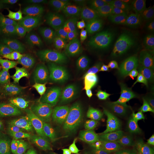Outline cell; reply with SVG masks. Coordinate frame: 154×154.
<instances>
[{"instance_id": "1", "label": "cell", "mask_w": 154, "mask_h": 154, "mask_svg": "<svg viewBox=\"0 0 154 154\" xmlns=\"http://www.w3.org/2000/svg\"><path fill=\"white\" fill-rule=\"evenodd\" d=\"M72 109L82 121L88 123L124 129L132 126L136 122L131 109L104 99L78 101Z\"/></svg>"}, {"instance_id": "2", "label": "cell", "mask_w": 154, "mask_h": 154, "mask_svg": "<svg viewBox=\"0 0 154 154\" xmlns=\"http://www.w3.org/2000/svg\"><path fill=\"white\" fill-rule=\"evenodd\" d=\"M91 37L94 47L112 62L125 52L130 44L126 32L112 25H96Z\"/></svg>"}, {"instance_id": "3", "label": "cell", "mask_w": 154, "mask_h": 154, "mask_svg": "<svg viewBox=\"0 0 154 154\" xmlns=\"http://www.w3.org/2000/svg\"><path fill=\"white\" fill-rule=\"evenodd\" d=\"M82 34L52 32L37 42L36 48L58 65L74 54L80 48Z\"/></svg>"}, {"instance_id": "4", "label": "cell", "mask_w": 154, "mask_h": 154, "mask_svg": "<svg viewBox=\"0 0 154 154\" xmlns=\"http://www.w3.org/2000/svg\"><path fill=\"white\" fill-rule=\"evenodd\" d=\"M98 154H138L131 137L114 128L98 125L95 128Z\"/></svg>"}, {"instance_id": "5", "label": "cell", "mask_w": 154, "mask_h": 154, "mask_svg": "<svg viewBox=\"0 0 154 154\" xmlns=\"http://www.w3.org/2000/svg\"><path fill=\"white\" fill-rule=\"evenodd\" d=\"M88 14L78 9H65L48 17L45 26L52 32L82 34L88 23Z\"/></svg>"}, {"instance_id": "6", "label": "cell", "mask_w": 154, "mask_h": 154, "mask_svg": "<svg viewBox=\"0 0 154 154\" xmlns=\"http://www.w3.org/2000/svg\"><path fill=\"white\" fill-rule=\"evenodd\" d=\"M2 83L6 87L15 91L28 103L42 107L51 102V97L48 90L33 79L9 76L2 79Z\"/></svg>"}, {"instance_id": "7", "label": "cell", "mask_w": 154, "mask_h": 154, "mask_svg": "<svg viewBox=\"0 0 154 154\" xmlns=\"http://www.w3.org/2000/svg\"><path fill=\"white\" fill-rule=\"evenodd\" d=\"M77 63L88 81L95 88L106 84L112 73L111 63L99 55L88 54L79 55Z\"/></svg>"}, {"instance_id": "8", "label": "cell", "mask_w": 154, "mask_h": 154, "mask_svg": "<svg viewBox=\"0 0 154 154\" xmlns=\"http://www.w3.org/2000/svg\"><path fill=\"white\" fill-rule=\"evenodd\" d=\"M34 125L44 130L51 138H62L69 131L72 120L66 112L54 107L46 109L45 112L35 120Z\"/></svg>"}, {"instance_id": "9", "label": "cell", "mask_w": 154, "mask_h": 154, "mask_svg": "<svg viewBox=\"0 0 154 154\" xmlns=\"http://www.w3.org/2000/svg\"><path fill=\"white\" fill-rule=\"evenodd\" d=\"M51 81L53 86L62 93L82 94L87 89L81 75L68 66L54 68L51 74Z\"/></svg>"}, {"instance_id": "10", "label": "cell", "mask_w": 154, "mask_h": 154, "mask_svg": "<svg viewBox=\"0 0 154 154\" xmlns=\"http://www.w3.org/2000/svg\"><path fill=\"white\" fill-rule=\"evenodd\" d=\"M131 110L139 114L154 111V75L139 83L130 98Z\"/></svg>"}, {"instance_id": "11", "label": "cell", "mask_w": 154, "mask_h": 154, "mask_svg": "<svg viewBox=\"0 0 154 154\" xmlns=\"http://www.w3.org/2000/svg\"><path fill=\"white\" fill-rule=\"evenodd\" d=\"M66 154H98L97 138L88 128H77L68 142Z\"/></svg>"}, {"instance_id": "12", "label": "cell", "mask_w": 154, "mask_h": 154, "mask_svg": "<svg viewBox=\"0 0 154 154\" xmlns=\"http://www.w3.org/2000/svg\"><path fill=\"white\" fill-rule=\"evenodd\" d=\"M123 22L129 32L134 35H154V11L139 8L132 11Z\"/></svg>"}, {"instance_id": "13", "label": "cell", "mask_w": 154, "mask_h": 154, "mask_svg": "<svg viewBox=\"0 0 154 154\" xmlns=\"http://www.w3.org/2000/svg\"><path fill=\"white\" fill-rule=\"evenodd\" d=\"M139 7V4H128L124 0H102L98 2V8L111 22L124 21L132 11Z\"/></svg>"}, {"instance_id": "14", "label": "cell", "mask_w": 154, "mask_h": 154, "mask_svg": "<svg viewBox=\"0 0 154 154\" xmlns=\"http://www.w3.org/2000/svg\"><path fill=\"white\" fill-rule=\"evenodd\" d=\"M33 69L29 51L14 50L0 54V71L21 72Z\"/></svg>"}, {"instance_id": "15", "label": "cell", "mask_w": 154, "mask_h": 154, "mask_svg": "<svg viewBox=\"0 0 154 154\" xmlns=\"http://www.w3.org/2000/svg\"><path fill=\"white\" fill-rule=\"evenodd\" d=\"M35 127V125L32 123L8 119L0 116V128L5 139L12 141L17 142L19 138L32 134Z\"/></svg>"}, {"instance_id": "16", "label": "cell", "mask_w": 154, "mask_h": 154, "mask_svg": "<svg viewBox=\"0 0 154 154\" xmlns=\"http://www.w3.org/2000/svg\"><path fill=\"white\" fill-rule=\"evenodd\" d=\"M17 23V28L13 31L18 37L28 41H37L42 40L46 35L45 33V25L41 18L33 23H26L22 22L18 18H15Z\"/></svg>"}, {"instance_id": "17", "label": "cell", "mask_w": 154, "mask_h": 154, "mask_svg": "<svg viewBox=\"0 0 154 154\" xmlns=\"http://www.w3.org/2000/svg\"><path fill=\"white\" fill-rule=\"evenodd\" d=\"M31 144L22 154H58V147L49 135L30 134Z\"/></svg>"}, {"instance_id": "18", "label": "cell", "mask_w": 154, "mask_h": 154, "mask_svg": "<svg viewBox=\"0 0 154 154\" xmlns=\"http://www.w3.org/2000/svg\"><path fill=\"white\" fill-rule=\"evenodd\" d=\"M35 47L32 42L11 34L3 27H0V54L14 50L30 51Z\"/></svg>"}, {"instance_id": "19", "label": "cell", "mask_w": 154, "mask_h": 154, "mask_svg": "<svg viewBox=\"0 0 154 154\" xmlns=\"http://www.w3.org/2000/svg\"><path fill=\"white\" fill-rule=\"evenodd\" d=\"M154 35L139 36L131 42L128 48L140 58L142 63L154 61Z\"/></svg>"}, {"instance_id": "20", "label": "cell", "mask_w": 154, "mask_h": 154, "mask_svg": "<svg viewBox=\"0 0 154 154\" xmlns=\"http://www.w3.org/2000/svg\"><path fill=\"white\" fill-rule=\"evenodd\" d=\"M106 85L109 93L114 98H123L132 93V83L115 73H111Z\"/></svg>"}, {"instance_id": "21", "label": "cell", "mask_w": 154, "mask_h": 154, "mask_svg": "<svg viewBox=\"0 0 154 154\" xmlns=\"http://www.w3.org/2000/svg\"><path fill=\"white\" fill-rule=\"evenodd\" d=\"M46 111L38 105L26 103L16 109L6 111V114L20 120H36L42 116Z\"/></svg>"}, {"instance_id": "22", "label": "cell", "mask_w": 154, "mask_h": 154, "mask_svg": "<svg viewBox=\"0 0 154 154\" xmlns=\"http://www.w3.org/2000/svg\"><path fill=\"white\" fill-rule=\"evenodd\" d=\"M27 102L15 91L8 87L0 88V111H8Z\"/></svg>"}, {"instance_id": "23", "label": "cell", "mask_w": 154, "mask_h": 154, "mask_svg": "<svg viewBox=\"0 0 154 154\" xmlns=\"http://www.w3.org/2000/svg\"><path fill=\"white\" fill-rule=\"evenodd\" d=\"M112 72L130 81H135V66L128 61L126 55V51L118 56L111 63Z\"/></svg>"}, {"instance_id": "24", "label": "cell", "mask_w": 154, "mask_h": 154, "mask_svg": "<svg viewBox=\"0 0 154 154\" xmlns=\"http://www.w3.org/2000/svg\"><path fill=\"white\" fill-rule=\"evenodd\" d=\"M31 64L33 69L41 74H46L51 70L54 62L49 56L35 47L30 51Z\"/></svg>"}, {"instance_id": "25", "label": "cell", "mask_w": 154, "mask_h": 154, "mask_svg": "<svg viewBox=\"0 0 154 154\" xmlns=\"http://www.w3.org/2000/svg\"><path fill=\"white\" fill-rule=\"evenodd\" d=\"M154 75V61L142 63L135 67L134 82H142Z\"/></svg>"}, {"instance_id": "26", "label": "cell", "mask_w": 154, "mask_h": 154, "mask_svg": "<svg viewBox=\"0 0 154 154\" xmlns=\"http://www.w3.org/2000/svg\"><path fill=\"white\" fill-rule=\"evenodd\" d=\"M52 4L58 7L67 9H77L81 7H92L95 2L91 0H55L50 1Z\"/></svg>"}, {"instance_id": "27", "label": "cell", "mask_w": 154, "mask_h": 154, "mask_svg": "<svg viewBox=\"0 0 154 154\" xmlns=\"http://www.w3.org/2000/svg\"><path fill=\"white\" fill-rule=\"evenodd\" d=\"M35 0H1L0 6L5 8H15L19 9H28L36 3Z\"/></svg>"}, {"instance_id": "28", "label": "cell", "mask_w": 154, "mask_h": 154, "mask_svg": "<svg viewBox=\"0 0 154 154\" xmlns=\"http://www.w3.org/2000/svg\"><path fill=\"white\" fill-rule=\"evenodd\" d=\"M0 154H21L17 142L8 139L0 144Z\"/></svg>"}, {"instance_id": "29", "label": "cell", "mask_w": 154, "mask_h": 154, "mask_svg": "<svg viewBox=\"0 0 154 154\" xmlns=\"http://www.w3.org/2000/svg\"><path fill=\"white\" fill-rule=\"evenodd\" d=\"M126 55L128 61H129L132 65L136 67L142 63V61L139 57V56L137 55V54L128 47L126 50Z\"/></svg>"}, {"instance_id": "30", "label": "cell", "mask_w": 154, "mask_h": 154, "mask_svg": "<svg viewBox=\"0 0 154 154\" xmlns=\"http://www.w3.org/2000/svg\"><path fill=\"white\" fill-rule=\"evenodd\" d=\"M8 13V11L6 8L0 6V18L6 16Z\"/></svg>"}, {"instance_id": "31", "label": "cell", "mask_w": 154, "mask_h": 154, "mask_svg": "<svg viewBox=\"0 0 154 154\" xmlns=\"http://www.w3.org/2000/svg\"><path fill=\"white\" fill-rule=\"evenodd\" d=\"M147 3H148L149 5L151 6L152 8H154V0H149L146 1Z\"/></svg>"}, {"instance_id": "32", "label": "cell", "mask_w": 154, "mask_h": 154, "mask_svg": "<svg viewBox=\"0 0 154 154\" xmlns=\"http://www.w3.org/2000/svg\"><path fill=\"white\" fill-rule=\"evenodd\" d=\"M152 131L154 132V121H153V123H152Z\"/></svg>"}, {"instance_id": "33", "label": "cell", "mask_w": 154, "mask_h": 154, "mask_svg": "<svg viewBox=\"0 0 154 154\" xmlns=\"http://www.w3.org/2000/svg\"><path fill=\"white\" fill-rule=\"evenodd\" d=\"M1 138H2V133L0 131V140L1 139Z\"/></svg>"}, {"instance_id": "34", "label": "cell", "mask_w": 154, "mask_h": 154, "mask_svg": "<svg viewBox=\"0 0 154 154\" xmlns=\"http://www.w3.org/2000/svg\"></svg>"}]
</instances>
